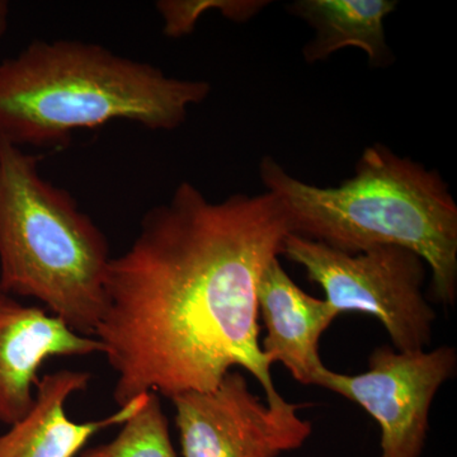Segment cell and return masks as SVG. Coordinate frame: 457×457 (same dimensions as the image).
<instances>
[{
    "label": "cell",
    "instance_id": "obj_1",
    "mask_svg": "<svg viewBox=\"0 0 457 457\" xmlns=\"http://www.w3.org/2000/svg\"><path fill=\"white\" fill-rule=\"evenodd\" d=\"M290 234L270 192L212 203L189 182L141 220L130 248L111 261L95 330L116 374L117 408L145 394L210 392L234 368L281 403L258 335L262 272Z\"/></svg>",
    "mask_w": 457,
    "mask_h": 457
},
{
    "label": "cell",
    "instance_id": "obj_12",
    "mask_svg": "<svg viewBox=\"0 0 457 457\" xmlns=\"http://www.w3.org/2000/svg\"><path fill=\"white\" fill-rule=\"evenodd\" d=\"M121 426L116 437L84 449L80 457H177L158 394H146L143 407Z\"/></svg>",
    "mask_w": 457,
    "mask_h": 457
},
{
    "label": "cell",
    "instance_id": "obj_2",
    "mask_svg": "<svg viewBox=\"0 0 457 457\" xmlns=\"http://www.w3.org/2000/svg\"><path fill=\"white\" fill-rule=\"evenodd\" d=\"M210 92L204 80L168 77L101 45L35 41L0 62V140L64 146L74 132L112 121L176 130Z\"/></svg>",
    "mask_w": 457,
    "mask_h": 457
},
{
    "label": "cell",
    "instance_id": "obj_7",
    "mask_svg": "<svg viewBox=\"0 0 457 457\" xmlns=\"http://www.w3.org/2000/svg\"><path fill=\"white\" fill-rule=\"evenodd\" d=\"M170 400L183 457H278L300 449L312 432V422L297 416L302 405L263 404L237 371L210 392Z\"/></svg>",
    "mask_w": 457,
    "mask_h": 457
},
{
    "label": "cell",
    "instance_id": "obj_10",
    "mask_svg": "<svg viewBox=\"0 0 457 457\" xmlns=\"http://www.w3.org/2000/svg\"><path fill=\"white\" fill-rule=\"evenodd\" d=\"M90 378L89 372L69 369L44 375L36 386L35 403L29 413L0 435V457L80 455L97 433L123 425L145 402L146 394L101 420H71L66 404L75 394L88 389Z\"/></svg>",
    "mask_w": 457,
    "mask_h": 457
},
{
    "label": "cell",
    "instance_id": "obj_11",
    "mask_svg": "<svg viewBox=\"0 0 457 457\" xmlns=\"http://www.w3.org/2000/svg\"><path fill=\"white\" fill-rule=\"evenodd\" d=\"M395 7L390 0H297L290 11L315 31L303 47L306 62H321L337 51L357 47L368 55L370 65L384 68L393 59L384 22Z\"/></svg>",
    "mask_w": 457,
    "mask_h": 457
},
{
    "label": "cell",
    "instance_id": "obj_3",
    "mask_svg": "<svg viewBox=\"0 0 457 457\" xmlns=\"http://www.w3.org/2000/svg\"><path fill=\"white\" fill-rule=\"evenodd\" d=\"M260 174L284 207L290 234L348 254L381 245L411 249L431 270L438 303H456L457 204L437 170L376 144L337 187L295 179L270 156Z\"/></svg>",
    "mask_w": 457,
    "mask_h": 457
},
{
    "label": "cell",
    "instance_id": "obj_8",
    "mask_svg": "<svg viewBox=\"0 0 457 457\" xmlns=\"http://www.w3.org/2000/svg\"><path fill=\"white\" fill-rule=\"evenodd\" d=\"M96 353H102V345L95 337L0 291V422L12 426L29 413L47 360Z\"/></svg>",
    "mask_w": 457,
    "mask_h": 457
},
{
    "label": "cell",
    "instance_id": "obj_9",
    "mask_svg": "<svg viewBox=\"0 0 457 457\" xmlns=\"http://www.w3.org/2000/svg\"><path fill=\"white\" fill-rule=\"evenodd\" d=\"M257 303L266 327L262 352L272 365L282 363L297 383L319 386L327 370L319 343L338 312L295 284L278 258L262 272Z\"/></svg>",
    "mask_w": 457,
    "mask_h": 457
},
{
    "label": "cell",
    "instance_id": "obj_5",
    "mask_svg": "<svg viewBox=\"0 0 457 457\" xmlns=\"http://www.w3.org/2000/svg\"><path fill=\"white\" fill-rule=\"evenodd\" d=\"M282 254L323 288L338 314L372 315L383 324L396 351L428 347L436 312L423 294L426 262L411 249L381 245L348 254L288 234Z\"/></svg>",
    "mask_w": 457,
    "mask_h": 457
},
{
    "label": "cell",
    "instance_id": "obj_6",
    "mask_svg": "<svg viewBox=\"0 0 457 457\" xmlns=\"http://www.w3.org/2000/svg\"><path fill=\"white\" fill-rule=\"evenodd\" d=\"M456 366V350L450 345L414 352L380 347L362 374L327 369L319 386L356 403L374 418L380 427V457H420L433 400Z\"/></svg>",
    "mask_w": 457,
    "mask_h": 457
},
{
    "label": "cell",
    "instance_id": "obj_4",
    "mask_svg": "<svg viewBox=\"0 0 457 457\" xmlns=\"http://www.w3.org/2000/svg\"><path fill=\"white\" fill-rule=\"evenodd\" d=\"M110 245L37 156L0 140V291L37 300L93 337L106 302Z\"/></svg>",
    "mask_w": 457,
    "mask_h": 457
},
{
    "label": "cell",
    "instance_id": "obj_13",
    "mask_svg": "<svg viewBox=\"0 0 457 457\" xmlns=\"http://www.w3.org/2000/svg\"><path fill=\"white\" fill-rule=\"evenodd\" d=\"M9 23V4L5 0H0V38L5 35Z\"/></svg>",
    "mask_w": 457,
    "mask_h": 457
}]
</instances>
